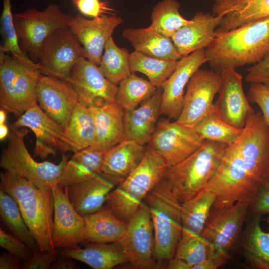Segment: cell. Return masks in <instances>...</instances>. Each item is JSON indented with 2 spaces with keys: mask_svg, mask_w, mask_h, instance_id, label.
I'll use <instances>...</instances> for the list:
<instances>
[{
  "mask_svg": "<svg viewBox=\"0 0 269 269\" xmlns=\"http://www.w3.org/2000/svg\"><path fill=\"white\" fill-rule=\"evenodd\" d=\"M269 177V128L261 112L253 113L243 131L227 145L220 165L204 189L216 196L213 207L252 202Z\"/></svg>",
  "mask_w": 269,
  "mask_h": 269,
  "instance_id": "cell-1",
  "label": "cell"
},
{
  "mask_svg": "<svg viewBox=\"0 0 269 269\" xmlns=\"http://www.w3.org/2000/svg\"><path fill=\"white\" fill-rule=\"evenodd\" d=\"M25 130L11 129L6 146L2 149L0 166L4 170L19 175L38 187H52L58 185L64 188L93 177L85 167L62 155L56 164L48 161H36L25 145Z\"/></svg>",
  "mask_w": 269,
  "mask_h": 269,
  "instance_id": "cell-2",
  "label": "cell"
},
{
  "mask_svg": "<svg viewBox=\"0 0 269 269\" xmlns=\"http://www.w3.org/2000/svg\"><path fill=\"white\" fill-rule=\"evenodd\" d=\"M216 32L205 52L207 62L217 72L255 64L269 52V16L230 30Z\"/></svg>",
  "mask_w": 269,
  "mask_h": 269,
  "instance_id": "cell-3",
  "label": "cell"
},
{
  "mask_svg": "<svg viewBox=\"0 0 269 269\" xmlns=\"http://www.w3.org/2000/svg\"><path fill=\"white\" fill-rule=\"evenodd\" d=\"M0 189L16 202L39 251L55 249L53 239L54 199L52 187H38L26 178L4 170Z\"/></svg>",
  "mask_w": 269,
  "mask_h": 269,
  "instance_id": "cell-4",
  "label": "cell"
},
{
  "mask_svg": "<svg viewBox=\"0 0 269 269\" xmlns=\"http://www.w3.org/2000/svg\"><path fill=\"white\" fill-rule=\"evenodd\" d=\"M227 145L206 140L193 153L168 167L164 179L182 203L203 190L216 174Z\"/></svg>",
  "mask_w": 269,
  "mask_h": 269,
  "instance_id": "cell-5",
  "label": "cell"
},
{
  "mask_svg": "<svg viewBox=\"0 0 269 269\" xmlns=\"http://www.w3.org/2000/svg\"><path fill=\"white\" fill-rule=\"evenodd\" d=\"M139 164L108 194L107 205L128 224L146 196L163 178L168 165L149 146Z\"/></svg>",
  "mask_w": 269,
  "mask_h": 269,
  "instance_id": "cell-6",
  "label": "cell"
},
{
  "mask_svg": "<svg viewBox=\"0 0 269 269\" xmlns=\"http://www.w3.org/2000/svg\"><path fill=\"white\" fill-rule=\"evenodd\" d=\"M143 202L149 209L152 222L154 260L168 261L174 258L183 229L181 203L164 178Z\"/></svg>",
  "mask_w": 269,
  "mask_h": 269,
  "instance_id": "cell-7",
  "label": "cell"
},
{
  "mask_svg": "<svg viewBox=\"0 0 269 269\" xmlns=\"http://www.w3.org/2000/svg\"><path fill=\"white\" fill-rule=\"evenodd\" d=\"M0 50V106L17 118L37 103L36 88L41 73L30 58Z\"/></svg>",
  "mask_w": 269,
  "mask_h": 269,
  "instance_id": "cell-8",
  "label": "cell"
},
{
  "mask_svg": "<svg viewBox=\"0 0 269 269\" xmlns=\"http://www.w3.org/2000/svg\"><path fill=\"white\" fill-rule=\"evenodd\" d=\"M13 16L21 48L34 62L38 61L48 37L56 29L69 26L74 17L55 4H48L42 11L28 8Z\"/></svg>",
  "mask_w": 269,
  "mask_h": 269,
  "instance_id": "cell-9",
  "label": "cell"
},
{
  "mask_svg": "<svg viewBox=\"0 0 269 269\" xmlns=\"http://www.w3.org/2000/svg\"><path fill=\"white\" fill-rule=\"evenodd\" d=\"M83 57L84 48L68 26L56 29L48 37L36 63L41 74L69 83L75 64Z\"/></svg>",
  "mask_w": 269,
  "mask_h": 269,
  "instance_id": "cell-10",
  "label": "cell"
},
{
  "mask_svg": "<svg viewBox=\"0 0 269 269\" xmlns=\"http://www.w3.org/2000/svg\"><path fill=\"white\" fill-rule=\"evenodd\" d=\"M205 141L194 128L169 119L157 122L148 143L170 167L185 159Z\"/></svg>",
  "mask_w": 269,
  "mask_h": 269,
  "instance_id": "cell-11",
  "label": "cell"
},
{
  "mask_svg": "<svg viewBox=\"0 0 269 269\" xmlns=\"http://www.w3.org/2000/svg\"><path fill=\"white\" fill-rule=\"evenodd\" d=\"M221 81L220 73L213 70L198 69L187 84L182 110L176 121L194 128L215 111L213 100L219 91Z\"/></svg>",
  "mask_w": 269,
  "mask_h": 269,
  "instance_id": "cell-12",
  "label": "cell"
},
{
  "mask_svg": "<svg viewBox=\"0 0 269 269\" xmlns=\"http://www.w3.org/2000/svg\"><path fill=\"white\" fill-rule=\"evenodd\" d=\"M129 260L136 269H154L153 227L148 207L143 202L127 224L119 241Z\"/></svg>",
  "mask_w": 269,
  "mask_h": 269,
  "instance_id": "cell-13",
  "label": "cell"
},
{
  "mask_svg": "<svg viewBox=\"0 0 269 269\" xmlns=\"http://www.w3.org/2000/svg\"><path fill=\"white\" fill-rule=\"evenodd\" d=\"M22 127L30 129L35 135V157L44 159L50 154L64 155L72 151L64 136L65 128L48 117L37 103L10 125V129Z\"/></svg>",
  "mask_w": 269,
  "mask_h": 269,
  "instance_id": "cell-14",
  "label": "cell"
},
{
  "mask_svg": "<svg viewBox=\"0 0 269 269\" xmlns=\"http://www.w3.org/2000/svg\"><path fill=\"white\" fill-rule=\"evenodd\" d=\"M250 204L238 201L227 208L213 206L200 236L217 250L227 253L240 238Z\"/></svg>",
  "mask_w": 269,
  "mask_h": 269,
  "instance_id": "cell-15",
  "label": "cell"
},
{
  "mask_svg": "<svg viewBox=\"0 0 269 269\" xmlns=\"http://www.w3.org/2000/svg\"><path fill=\"white\" fill-rule=\"evenodd\" d=\"M69 83L77 94L79 103L85 107L116 102L118 85L108 79L98 65L84 57L75 64Z\"/></svg>",
  "mask_w": 269,
  "mask_h": 269,
  "instance_id": "cell-16",
  "label": "cell"
},
{
  "mask_svg": "<svg viewBox=\"0 0 269 269\" xmlns=\"http://www.w3.org/2000/svg\"><path fill=\"white\" fill-rule=\"evenodd\" d=\"M220 74L221 86L215 110L226 123L243 129L255 111L244 93L242 76L236 69L231 68L223 70Z\"/></svg>",
  "mask_w": 269,
  "mask_h": 269,
  "instance_id": "cell-17",
  "label": "cell"
},
{
  "mask_svg": "<svg viewBox=\"0 0 269 269\" xmlns=\"http://www.w3.org/2000/svg\"><path fill=\"white\" fill-rule=\"evenodd\" d=\"M54 199L52 239L55 248L70 249L85 242V221L70 201L66 187H52Z\"/></svg>",
  "mask_w": 269,
  "mask_h": 269,
  "instance_id": "cell-18",
  "label": "cell"
},
{
  "mask_svg": "<svg viewBox=\"0 0 269 269\" xmlns=\"http://www.w3.org/2000/svg\"><path fill=\"white\" fill-rule=\"evenodd\" d=\"M37 103L51 119L67 126L78 97L71 85L59 79L41 74L36 88Z\"/></svg>",
  "mask_w": 269,
  "mask_h": 269,
  "instance_id": "cell-19",
  "label": "cell"
},
{
  "mask_svg": "<svg viewBox=\"0 0 269 269\" xmlns=\"http://www.w3.org/2000/svg\"><path fill=\"white\" fill-rule=\"evenodd\" d=\"M207 62L205 49L196 50L178 60L177 67L162 84L160 114L176 120L183 108L184 88L193 74Z\"/></svg>",
  "mask_w": 269,
  "mask_h": 269,
  "instance_id": "cell-20",
  "label": "cell"
},
{
  "mask_svg": "<svg viewBox=\"0 0 269 269\" xmlns=\"http://www.w3.org/2000/svg\"><path fill=\"white\" fill-rule=\"evenodd\" d=\"M123 22L121 17L115 15L88 19L78 14L68 27L82 44L84 57L99 66L107 41L115 29Z\"/></svg>",
  "mask_w": 269,
  "mask_h": 269,
  "instance_id": "cell-21",
  "label": "cell"
},
{
  "mask_svg": "<svg viewBox=\"0 0 269 269\" xmlns=\"http://www.w3.org/2000/svg\"><path fill=\"white\" fill-rule=\"evenodd\" d=\"M222 16L198 11L192 22L179 29L171 39L181 57L207 48L213 41Z\"/></svg>",
  "mask_w": 269,
  "mask_h": 269,
  "instance_id": "cell-22",
  "label": "cell"
},
{
  "mask_svg": "<svg viewBox=\"0 0 269 269\" xmlns=\"http://www.w3.org/2000/svg\"><path fill=\"white\" fill-rule=\"evenodd\" d=\"M147 147L125 138L107 150L104 157L101 176L115 185L124 181L143 159Z\"/></svg>",
  "mask_w": 269,
  "mask_h": 269,
  "instance_id": "cell-23",
  "label": "cell"
},
{
  "mask_svg": "<svg viewBox=\"0 0 269 269\" xmlns=\"http://www.w3.org/2000/svg\"><path fill=\"white\" fill-rule=\"evenodd\" d=\"M162 89L140 106L131 110H125L124 124L126 138L133 140L144 145L148 143L155 132L160 114Z\"/></svg>",
  "mask_w": 269,
  "mask_h": 269,
  "instance_id": "cell-24",
  "label": "cell"
},
{
  "mask_svg": "<svg viewBox=\"0 0 269 269\" xmlns=\"http://www.w3.org/2000/svg\"><path fill=\"white\" fill-rule=\"evenodd\" d=\"M95 123V138L91 150L106 151L126 138L125 110L116 102L90 107Z\"/></svg>",
  "mask_w": 269,
  "mask_h": 269,
  "instance_id": "cell-25",
  "label": "cell"
},
{
  "mask_svg": "<svg viewBox=\"0 0 269 269\" xmlns=\"http://www.w3.org/2000/svg\"><path fill=\"white\" fill-rule=\"evenodd\" d=\"M115 185L99 175L65 187L77 213L84 217L100 210Z\"/></svg>",
  "mask_w": 269,
  "mask_h": 269,
  "instance_id": "cell-26",
  "label": "cell"
},
{
  "mask_svg": "<svg viewBox=\"0 0 269 269\" xmlns=\"http://www.w3.org/2000/svg\"><path fill=\"white\" fill-rule=\"evenodd\" d=\"M83 247L61 249L60 255L83 262L94 269H111L129 260L119 241L97 243L85 241Z\"/></svg>",
  "mask_w": 269,
  "mask_h": 269,
  "instance_id": "cell-27",
  "label": "cell"
},
{
  "mask_svg": "<svg viewBox=\"0 0 269 269\" xmlns=\"http://www.w3.org/2000/svg\"><path fill=\"white\" fill-rule=\"evenodd\" d=\"M213 13L222 16L216 31H226L269 16V0H232L213 5Z\"/></svg>",
  "mask_w": 269,
  "mask_h": 269,
  "instance_id": "cell-28",
  "label": "cell"
},
{
  "mask_svg": "<svg viewBox=\"0 0 269 269\" xmlns=\"http://www.w3.org/2000/svg\"><path fill=\"white\" fill-rule=\"evenodd\" d=\"M249 215L240 238L246 264L252 269H269V225L268 232H264L262 216L250 213Z\"/></svg>",
  "mask_w": 269,
  "mask_h": 269,
  "instance_id": "cell-29",
  "label": "cell"
},
{
  "mask_svg": "<svg viewBox=\"0 0 269 269\" xmlns=\"http://www.w3.org/2000/svg\"><path fill=\"white\" fill-rule=\"evenodd\" d=\"M122 35L130 41L135 51L162 59L179 60L182 57L171 39L150 26L144 28L125 29Z\"/></svg>",
  "mask_w": 269,
  "mask_h": 269,
  "instance_id": "cell-30",
  "label": "cell"
},
{
  "mask_svg": "<svg viewBox=\"0 0 269 269\" xmlns=\"http://www.w3.org/2000/svg\"><path fill=\"white\" fill-rule=\"evenodd\" d=\"M84 218L86 242L108 243L119 241L127 227V224L118 218L108 205Z\"/></svg>",
  "mask_w": 269,
  "mask_h": 269,
  "instance_id": "cell-31",
  "label": "cell"
},
{
  "mask_svg": "<svg viewBox=\"0 0 269 269\" xmlns=\"http://www.w3.org/2000/svg\"><path fill=\"white\" fill-rule=\"evenodd\" d=\"M64 136L74 152L93 144L95 138V123L90 108L77 103L65 128Z\"/></svg>",
  "mask_w": 269,
  "mask_h": 269,
  "instance_id": "cell-32",
  "label": "cell"
},
{
  "mask_svg": "<svg viewBox=\"0 0 269 269\" xmlns=\"http://www.w3.org/2000/svg\"><path fill=\"white\" fill-rule=\"evenodd\" d=\"M216 198L213 192L204 189L195 196L182 203L183 228L201 235Z\"/></svg>",
  "mask_w": 269,
  "mask_h": 269,
  "instance_id": "cell-33",
  "label": "cell"
},
{
  "mask_svg": "<svg viewBox=\"0 0 269 269\" xmlns=\"http://www.w3.org/2000/svg\"><path fill=\"white\" fill-rule=\"evenodd\" d=\"M178 60L158 58L134 51L130 54L132 73L139 72L145 75L157 88L169 78L176 69Z\"/></svg>",
  "mask_w": 269,
  "mask_h": 269,
  "instance_id": "cell-34",
  "label": "cell"
},
{
  "mask_svg": "<svg viewBox=\"0 0 269 269\" xmlns=\"http://www.w3.org/2000/svg\"><path fill=\"white\" fill-rule=\"evenodd\" d=\"M0 216L11 234L27 245L34 255L39 252L37 243L28 228L15 200L0 189Z\"/></svg>",
  "mask_w": 269,
  "mask_h": 269,
  "instance_id": "cell-35",
  "label": "cell"
},
{
  "mask_svg": "<svg viewBox=\"0 0 269 269\" xmlns=\"http://www.w3.org/2000/svg\"><path fill=\"white\" fill-rule=\"evenodd\" d=\"M118 85L116 103L124 110L135 109L151 98L157 87L149 81L131 73Z\"/></svg>",
  "mask_w": 269,
  "mask_h": 269,
  "instance_id": "cell-36",
  "label": "cell"
},
{
  "mask_svg": "<svg viewBox=\"0 0 269 269\" xmlns=\"http://www.w3.org/2000/svg\"><path fill=\"white\" fill-rule=\"evenodd\" d=\"M104 50L99 67L108 79L118 85L132 73L130 66V54L127 49L118 47L112 36L107 41Z\"/></svg>",
  "mask_w": 269,
  "mask_h": 269,
  "instance_id": "cell-37",
  "label": "cell"
},
{
  "mask_svg": "<svg viewBox=\"0 0 269 269\" xmlns=\"http://www.w3.org/2000/svg\"><path fill=\"white\" fill-rule=\"evenodd\" d=\"M180 7V4L176 0H162L158 2L151 12L150 26L171 38L179 29L192 22L181 16Z\"/></svg>",
  "mask_w": 269,
  "mask_h": 269,
  "instance_id": "cell-38",
  "label": "cell"
},
{
  "mask_svg": "<svg viewBox=\"0 0 269 269\" xmlns=\"http://www.w3.org/2000/svg\"><path fill=\"white\" fill-rule=\"evenodd\" d=\"M217 251L219 250L200 235L183 228L174 258L186 262L191 269L193 266L201 263Z\"/></svg>",
  "mask_w": 269,
  "mask_h": 269,
  "instance_id": "cell-39",
  "label": "cell"
},
{
  "mask_svg": "<svg viewBox=\"0 0 269 269\" xmlns=\"http://www.w3.org/2000/svg\"><path fill=\"white\" fill-rule=\"evenodd\" d=\"M194 129L205 140L229 145L237 140L244 128H237L228 124L215 110L198 123Z\"/></svg>",
  "mask_w": 269,
  "mask_h": 269,
  "instance_id": "cell-40",
  "label": "cell"
},
{
  "mask_svg": "<svg viewBox=\"0 0 269 269\" xmlns=\"http://www.w3.org/2000/svg\"><path fill=\"white\" fill-rule=\"evenodd\" d=\"M2 4V11L0 17V31L3 44L0 46V50L18 57L28 58V56L22 50L19 45V40L11 12V1L3 0Z\"/></svg>",
  "mask_w": 269,
  "mask_h": 269,
  "instance_id": "cell-41",
  "label": "cell"
},
{
  "mask_svg": "<svg viewBox=\"0 0 269 269\" xmlns=\"http://www.w3.org/2000/svg\"><path fill=\"white\" fill-rule=\"evenodd\" d=\"M0 246L24 262L29 261L34 255L32 250L27 245L1 228H0Z\"/></svg>",
  "mask_w": 269,
  "mask_h": 269,
  "instance_id": "cell-42",
  "label": "cell"
},
{
  "mask_svg": "<svg viewBox=\"0 0 269 269\" xmlns=\"http://www.w3.org/2000/svg\"><path fill=\"white\" fill-rule=\"evenodd\" d=\"M106 151L93 150L87 147L74 152L71 159L83 166L93 173L101 175Z\"/></svg>",
  "mask_w": 269,
  "mask_h": 269,
  "instance_id": "cell-43",
  "label": "cell"
},
{
  "mask_svg": "<svg viewBox=\"0 0 269 269\" xmlns=\"http://www.w3.org/2000/svg\"><path fill=\"white\" fill-rule=\"evenodd\" d=\"M248 97L251 102L259 107L269 128V87L261 83H251Z\"/></svg>",
  "mask_w": 269,
  "mask_h": 269,
  "instance_id": "cell-44",
  "label": "cell"
},
{
  "mask_svg": "<svg viewBox=\"0 0 269 269\" xmlns=\"http://www.w3.org/2000/svg\"><path fill=\"white\" fill-rule=\"evenodd\" d=\"M71 1L81 13L93 18L105 15V14H111L115 11L107 1H101L100 0Z\"/></svg>",
  "mask_w": 269,
  "mask_h": 269,
  "instance_id": "cell-45",
  "label": "cell"
},
{
  "mask_svg": "<svg viewBox=\"0 0 269 269\" xmlns=\"http://www.w3.org/2000/svg\"><path fill=\"white\" fill-rule=\"evenodd\" d=\"M61 249L39 251L28 261L20 265L21 269H47L60 255Z\"/></svg>",
  "mask_w": 269,
  "mask_h": 269,
  "instance_id": "cell-46",
  "label": "cell"
},
{
  "mask_svg": "<svg viewBox=\"0 0 269 269\" xmlns=\"http://www.w3.org/2000/svg\"><path fill=\"white\" fill-rule=\"evenodd\" d=\"M246 70V82L261 83L269 87V52L260 61L249 67Z\"/></svg>",
  "mask_w": 269,
  "mask_h": 269,
  "instance_id": "cell-47",
  "label": "cell"
},
{
  "mask_svg": "<svg viewBox=\"0 0 269 269\" xmlns=\"http://www.w3.org/2000/svg\"><path fill=\"white\" fill-rule=\"evenodd\" d=\"M249 213L261 216L269 213V177L250 202Z\"/></svg>",
  "mask_w": 269,
  "mask_h": 269,
  "instance_id": "cell-48",
  "label": "cell"
},
{
  "mask_svg": "<svg viewBox=\"0 0 269 269\" xmlns=\"http://www.w3.org/2000/svg\"><path fill=\"white\" fill-rule=\"evenodd\" d=\"M229 259L227 253L217 251L201 263L193 266L191 269H216L223 265Z\"/></svg>",
  "mask_w": 269,
  "mask_h": 269,
  "instance_id": "cell-49",
  "label": "cell"
},
{
  "mask_svg": "<svg viewBox=\"0 0 269 269\" xmlns=\"http://www.w3.org/2000/svg\"><path fill=\"white\" fill-rule=\"evenodd\" d=\"M19 261L15 255L5 252L0 256V269H19Z\"/></svg>",
  "mask_w": 269,
  "mask_h": 269,
  "instance_id": "cell-50",
  "label": "cell"
},
{
  "mask_svg": "<svg viewBox=\"0 0 269 269\" xmlns=\"http://www.w3.org/2000/svg\"><path fill=\"white\" fill-rule=\"evenodd\" d=\"M74 259L62 255H59L58 258L51 265V269H75L78 268V266L75 264Z\"/></svg>",
  "mask_w": 269,
  "mask_h": 269,
  "instance_id": "cell-51",
  "label": "cell"
},
{
  "mask_svg": "<svg viewBox=\"0 0 269 269\" xmlns=\"http://www.w3.org/2000/svg\"><path fill=\"white\" fill-rule=\"evenodd\" d=\"M168 269H191L190 266L183 260L173 258L168 261Z\"/></svg>",
  "mask_w": 269,
  "mask_h": 269,
  "instance_id": "cell-52",
  "label": "cell"
},
{
  "mask_svg": "<svg viewBox=\"0 0 269 269\" xmlns=\"http://www.w3.org/2000/svg\"><path fill=\"white\" fill-rule=\"evenodd\" d=\"M9 134L8 127L5 124L0 125V139L2 140L8 136Z\"/></svg>",
  "mask_w": 269,
  "mask_h": 269,
  "instance_id": "cell-53",
  "label": "cell"
},
{
  "mask_svg": "<svg viewBox=\"0 0 269 269\" xmlns=\"http://www.w3.org/2000/svg\"><path fill=\"white\" fill-rule=\"evenodd\" d=\"M6 112L4 110H0V125L5 124L6 120Z\"/></svg>",
  "mask_w": 269,
  "mask_h": 269,
  "instance_id": "cell-54",
  "label": "cell"
},
{
  "mask_svg": "<svg viewBox=\"0 0 269 269\" xmlns=\"http://www.w3.org/2000/svg\"><path fill=\"white\" fill-rule=\"evenodd\" d=\"M212 0L214 1L215 3H222V2L231 1L232 0Z\"/></svg>",
  "mask_w": 269,
  "mask_h": 269,
  "instance_id": "cell-55",
  "label": "cell"
},
{
  "mask_svg": "<svg viewBox=\"0 0 269 269\" xmlns=\"http://www.w3.org/2000/svg\"><path fill=\"white\" fill-rule=\"evenodd\" d=\"M266 223L269 225V213L268 214V216L266 218Z\"/></svg>",
  "mask_w": 269,
  "mask_h": 269,
  "instance_id": "cell-56",
  "label": "cell"
}]
</instances>
